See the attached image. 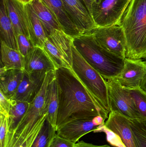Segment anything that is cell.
Listing matches in <instances>:
<instances>
[{
    "label": "cell",
    "instance_id": "cell-1",
    "mask_svg": "<svg viewBox=\"0 0 146 147\" xmlns=\"http://www.w3.org/2000/svg\"><path fill=\"white\" fill-rule=\"evenodd\" d=\"M55 74L59 98L56 130L73 120L98 116L108 119L109 114L99 105L72 69L58 68Z\"/></svg>",
    "mask_w": 146,
    "mask_h": 147
},
{
    "label": "cell",
    "instance_id": "cell-2",
    "mask_svg": "<svg viewBox=\"0 0 146 147\" xmlns=\"http://www.w3.org/2000/svg\"><path fill=\"white\" fill-rule=\"evenodd\" d=\"M117 25L124 31L126 58L146 59V0H131Z\"/></svg>",
    "mask_w": 146,
    "mask_h": 147
},
{
    "label": "cell",
    "instance_id": "cell-3",
    "mask_svg": "<svg viewBox=\"0 0 146 147\" xmlns=\"http://www.w3.org/2000/svg\"><path fill=\"white\" fill-rule=\"evenodd\" d=\"M73 45L85 61L106 80L116 78L121 73L125 59L103 48L90 32L74 38Z\"/></svg>",
    "mask_w": 146,
    "mask_h": 147
},
{
    "label": "cell",
    "instance_id": "cell-4",
    "mask_svg": "<svg viewBox=\"0 0 146 147\" xmlns=\"http://www.w3.org/2000/svg\"><path fill=\"white\" fill-rule=\"evenodd\" d=\"M72 69L100 107L109 114L110 111L106 80L90 65L73 44Z\"/></svg>",
    "mask_w": 146,
    "mask_h": 147
},
{
    "label": "cell",
    "instance_id": "cell-5",
    "mask_svg": "<svg viewBox=\"0 0 146 147\" xmlns=\"http://www.w3.org/2000/svg\"><path fill=\"white\" fill-rule=\"evenodd\" d=\"M106 80L111 112L119 113L128 119L142 118L131 98L128 88L123 86L115 78Z\"/></svg>",
    "mask_w": 146,
    "mask_h": 147
},
{
    "label": "cell",
    "instance_id": "cell-6",
    "mask_svg": "<svg viewBox=\"0 0 146 147\" xmlns=\"http://www.w3.org/2000/svg\"><path fill=\"white\" fill-rule=\"evenodd\" d=\"M90 32L98 44L104 49L119 57L126 58V37L121 27L118 25L97 26Z\"/></svg>",
    "mask_w": 146,
    "mask_h": 147
},
{
    "label": "cell",
    "instance_id": "cell-7",
    "mask_svg": "<svg viewBox=\"0 0 146 147\" xmlns=\"http://www.w3.org/2000/svg\"><path fill=\"white\" fill-rule=\"evenodd\" d=\"M128 0H94L91 16L97 26L117 25Z\"/></svg>",
    "mask_w": 146,
    "mask_h": 147
},
{
    "label": "cell",
    "instance_id": "cell-8",
    "mask_svg": "<svg viewBox=\"0 0 146 147\" xmlns=\"http://www.w3.org/2000/svg\"><path fill=\"white\" fill-rule=\"evenodd\" d=\"M105 120L101 116L94 118L77 119L66 123L57 129L58 136L74 143L85 135L93 131L98 132L105 125Z\"/></svg>",
    "mask_w": 146,
    "mask_h": 147
},
{
    "label": "cell",
    "instance_id": "cell-9",
    "mask_svg": "<svg viewBox=\"0 0 146 147\" xmlns=\"http://www.w3.org/2000/svg\"><path fill=\"white\" fill-rule=\"evenodd\" d=\"M46 118L45 114L38 120L29 123L21 121L8 147H31Z\"/></svg>",
    "mask_w": 146,
    "mask_h": 147
},
{
    "label": "cell",
    "instance_id": "cell-10",
    "mask_svg": "<svg viewBox=\"0 0 146 147\" xmlns=\"http://www.w3.org/2000/svg\"><path fill=\"white\" fill-rule=\"evenodd\" d=\"M146 75V61L126 58L124 68L115 79L123 87L133 89L141 87Z\"/></svg>",
    "mask_w": 146,
    "mask_h": 147
},
{
    "label": "cell",
    "instance_id": "cell-11",
    "mask_svg": "<svg viewBox=\"0 0 146 147\" xmlns=\"http://www.w3.org/2000/svg\"><path fill=\"white\" fill-rule=\"evenodd\" d=\"M68 13L82 34L97 27L83 0H61Z\"/></svg>",
    "mask_w": 146,
    "mask_h": 147
},
{
    "label": "cell",
    "instance_id": "cell-12",
    "mask_svg": "<svg viewBox=\"0 0 146 147\" xmlns=\"http://www.w3.org/2000/svg\"><path fill=\"white\" fill-rule=\"evenodd\" d=\"M47 72L30 73L24 71L21 81L13 99L31 102L40 91Z\"/></svg>",
    "mask_w": 146,
    "mask_h": 147
},
{
    "label": "cell",
    "instance_id": "cell-13",
    "mask_svg": "<svg viewBox=\"0 0 146 147\" xmlns=\"http://www.w3.org/2000/svg\"><path fill=\"white\" fill-rule=\"evenodd\" d=\"M105 126L118 136L124 147H137L128 118L115 112H110Z\"/></svg>",
    "mask_w": 146,
    "mask_h": 147
},
{
    "label": "cell",
    "instance_id": "cell-14",
    "mask_svg": "<svg viewBox=\"0 0 146 147\" xmlns=\"http://www.w3.org/2000/svg\"><path fill=\"white\" fill-rule=\"evenodd\" d=\"M9 19L17 36L22 34L30 40V22L25 5L18 0H4Z\"/></svg>",
    "mask_w": 146,
    "mask_h": 147
},
{
    "label": "cell",
    "instance_id": "cell-15",
    "mask_svg": "<svg viewBox=\"0 0 146 147\" xmlns=\"http://www.w3.org/2000/svg\"><path fill=\"white\" fill-rule=\"evenodd\" d=\"M54 63L43 48L34 47L25 57V70L28 73L47 72L56 69Z\"/></svg>",
    "mask_w": 146,
    "mask_h": 147
},
{
    "label": "cell",
    "instance_id": "cell-16",
    "mask_svg": "<svg viewBox=\"0 0 146 147\" xmlns=\"http://www.w3.org/2000/svg\"><path fill=\"white\" fill-rule=\"evenodd\" d=\"M50 9L63 31L75 38L82 34L67 12L61 0H42Z\"/></svg>",
    "mask_w": 146,
    "mask_h": 147
},
{
    "label": "cell",
    "instance_id": "cell-17",
    "mask_svg": "<svg viewBox=\"0 0 146 147\" xmlns=\"http://www.w3.org/2000/svg\"><path fill=\"white\" fill-rule=\"evenodd\" d=\"M23 71L7 70L3 67L0 69V91L9 99L13 98L22 79Z\"/></svg>",
    "mask_w": 146,
    "mask_h": 147
},
{
    "label": "cell",
    "instance_id": "cell-18",
    "mask_svg": "<svg viewBox=\"0 0 146 147\" xmlns=\"http://www.w3.org/2000/svg\"><path fill=\"white\" fill-rule=\"evenodd\" d=\"M0 32L1 40L9 47L19 51L17 36L9 19L4 0H1Z\"/></svg>",
    "mask_w": 146,
    "mask_h": 147
},
{
    "label": "cell",
    "instance_id": "cell-19",
    "mask_svg": "<svg viewBox=\"0 0 146 147\" xmlns=\"http://www.w3.org/2000/svg\"><path fill=\"white\" fill-rule=\"evenodd\" d=\"M59 106L58 86L55 75L49 84L45 97L44 112L47 114L49 122L56 129L57 112Z\"/></svg>",
    "mask_w": 146,
    "mask_h": 147
},
{
    "label": "cell",
    "instance_id": "cell-20",
    "mask_svg": "<svg viewBox=\"0 0 146 147\" xmlns=\"http://www.w3.org/2000/svg\"><path fill=\"white\" fill-rule=\"evenodd\" d=\"M30 103L15 99L11 100V107L8 117L7 133L6 147H8L13 135L21 121L25 115Z\"/></svg>",
    "mask_w": 146,
    "mask_h": 147
},
{
    "label": "cell",
    "instance_id": "cell-21",
    "mask_svg": "<svg viewBox=\"0 0 146 147\" xmlns=\"http://www.w3.org/2000/svg\"><path fill=\"white\" fill-rule=\"evenodd\" d=\"M25 5L30 22V39L34 47L43 48L47 35L41 21L34 12L31 3Z\"/></svg>",
    "mask_w": 146,
    "mask_h": 147
},
{
    "label": "cell",
    "instance_id": "cell-22",
    "mask_svg": "<svg viewBox=\"0 0 146 147\" xmlns=\"http://www.w3.org/2000/svg\"><path fill=\"white\" fill-rule=\"evenodd\" d=\"M31 4L34 12L43 24L47 37L54 29L62 30L59 22L53 13L42 0H33Z\"/></svg>",
    "mask_w": 146,
    "mask_h": 147
},
{
    "label": "cell",
    "instance_id": "cell-23",
    "mask_svg": "<svg viewBox=\"0 0 146 147\" xmlns=\"http://www.w3.org/2000/svg\"><path fill=\"white\" fill-rule=\"evenodd\" d=\"M1 66L6 69L25 70V57L18 50L7 45L1 40Z\"/></svg>",
    "mask_w": 146,
    "mask_h": 147
},
{
    "label": "cell",
    "instance_id": "cell-24",
    "mask_svg": "<svg viewBox=\"0 0 146 147\" xmlns=\"http://www.w3.org/2000/svg\"><path fill=\"white\" fill-rule=\"evenodd\" d=\"M47 38L72 65V45L73 38L68 35L63 30L58 29L52 30Z\"/></svg>",
    "mask_w": 146,
    "mask_h": 147
},
{
    "label": "cell",
    "instance_id": "cell-25",
    "mask_svg": "<svg viewBox=\"0 0 146 147\" xmlns=\"http://www.w3.org/2000/svg\"><path fill=\"white\" fill-rule=\"evenodd\" d=\"M56 132V129L46 119L31 147H49L51 142Z\"/></svg>",
    "mask_w": 146,
    "mask_h": 147
},
{
    "label": "cell",
    "instance_id": "cell-26",
    "mask_svg": "<svg viewBox=\"0 0 146 147\" xmlns=\"http://www.w3.org/2000/svg\"><path fill=\"white\" fill-rule=\"evenodd\" d=\"M137 147H146V119H129Z\"/></svg>",
    "mask_w": 146,
    "mask_h": 147
},
{
    "label": "cell",
    "instance_id": "cell-27",
    "mask_svg": "<svg viewBox=\"0 0 146 147\" xmlns=\"http://www.w3.org/2000/svg\"><path fill=\"white\" fill-rule=\"evenodd\" d=\"M43 49L48 53L57 69L61 67L72 69V65L63 55L60 53L55 46L47 38Z\"/></svg>",
    "mask_w": 146,
    "mask_h": 147
},
{
    "label": "cell",
    "instance_id": "cell-28",
    "mask_svg": "<svg viewBox=\"0 0 146 147\" xmlns=\"http://www.w3.org/2000/svg\"><path fill=\"white\" fill-rule=\"evenodd\" d=\"M131 98L142 118L146 119V92L141 87L129 89Z\"/></svg>",
    "mask_w": 146,
    "mask_h": 147
},
{
    "label": "cell",
    "instance_id": "cell-29",
    "mask_svg": "<svg viewBox=\"0 0 146 147\" xmlns=\"http://www.w3.org/2000/svg\"><path fill=\"white\" fill-rule=\"evenodd\" d=\"M19 51L21 55L26 57L34 47L31 40L24 34H19L17 36Z\"/></svg>",
    "mask_w": 146,
    "mask_h": 147
},
{
    "label": "cell",
    "instance_id": "cell-30",
    "mask_svg": "<svg viewBox=\"0 0 146 147\" xmlns=\"http://www.w3.org/2000/svg\"><path fill=\"white\" fill-rule=\"evenodd\" d=\"M0 147H5L7 133L8 117L0 114Z\"/></svg>",
    "mask_w": 146,
    "mask_h": 147
},
{
    "label": "cell",
    "instance_id": "cell-31",
    "mask_svg": "<svg viewBox=\"0 0 146 147\" xmlns=\"http://www.w3.org/2000/svg\"><path fill=\"white\" fill-rule=\"evenodd\" d=\"M75 144L58 136L56 134L51 140L49 147H75Z\"/></svg>",
    "mask_w": 146,
    "mask_h": 147
},
{
    "label": "cell",
    "instance_id": "cell-32",
    "mask_svg": "<svg viewBox=\"0 0 146 147\" xmlns=\"http://www.w3.org/2000/svg\"><path fill=\"white\" fill-rule=\"evenodd\" d=\"M11 107V100L6 97L0 91V114L8 117Z\"/></svg>",
    "mask_w": 146,
    "mask_h": 147
},
{
    "label": "cell",
    "instance_id": "cell-33",
    "mask_svg": "<svg viewBox=\"0 0 146 147\" xmlns=\"http://www.w3.org/2000/svg\"><path fill=\"white\" fill-rule=\"evenodd\" d=\"M75 147H111L107 145L103 146H97L91 143H87L85 142L80 141L75 144Z\"/></svg>",
    "mask_w": 146,
    "mask_h": 147
},
{
    "label": "cell",
    "instance_id": "cell-34",
    "mask_svg": "<svg viewBox=\"0 0 146 147\" xmlns=\"http://www.w3.org/2000/svg\"><path fill=\"white\" fill-rule=\"evenodd\" d=\"M83 1L85 3L88 11H89L91 16L92 7L93 2L94 0H83Z\"/></svg>",
    "mask_w": 146,
    "mask_h": 147
},
{
    "label": "cell",
    "instance_id": "cell-35",
    "mask_svg": "<svg viewBox=\"0 0 146 147\" xmlns=\"http://www.w3.org/2000/svg\"><path fill=\"white\" fill-rule=\"evenodd\" d=\"M141 88L146 92V75L141 83Z\"/></svg>",
    "mask_w": 146,
    "mask_h": 147
},
{
    "label": "cell",
    "instance_id": "cell-36",
    "mask_svg": "<svg viewBox=\"0 0 146 147\" xmlns=\"http://www.w3.org/2000/svg\"><path fill=\"white\" fill-rule=\"evenodd\" d=\"M20 2L24 4H27L31 3L33 0H18Z\"/></svg>",
    "mask_w": 146,
    "mask_h": 147
},
{
    "label": "cell",
    "instance_id": "cell-37",
    "mask_svg": "<svg viewBox=\"0 0 146 147\" xmlns=\"http://www.w3.org/2000/svg\"><path fill=\"white\" fill-rule=\"evenodd\" d=\"M131 1V0H128V1L127 3V5H126V7H125V9H126V8H127V7H128V6L129 4V3H130V2Z\"/></svg>",
    "mask_w": 146,
    "mask_h": 147
},
{
    "label": "cell",
    "instance_id": "cell-38",
    "mask_svg": "<svg viewBox=\"0 0 146 147\" xmlns=\"http://www.w3.org/2000/svg\"></svg>",
    "mask_w": 146,
    "mask_h": 147
}]
</instances>
